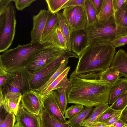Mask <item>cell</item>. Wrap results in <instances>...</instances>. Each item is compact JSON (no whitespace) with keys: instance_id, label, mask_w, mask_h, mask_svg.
Returning a JSON list of instances; mask_svg holds the SVG:
<instances>
[{"instance_id":"obj_17","label":"cell","mask_w":127,"mask_h":127,"mask_svg":"<svg viewBox=\"0 0 127 127\" xmlns=\"http://www.w3.org/2000/svg\"><path fill=\"white\" fill-rule=\"evenodd\" d=\"M41 127H73L67 123H64L56 119L43 108L39 115Z\"/></svg>"},{"instance_id":"obj_39","label":"cell","mask_w":127,"mask_h":127,"mask_svg":"<svg viewBox=\"0 0 127 127\" xmlns=\"http://www.w3.org/2000/svg\"><path fill=\"white\" fill-rule=\"evenodd\" d=\"M85 0H69L62 7L61 9L68 7L75 6H81L84 7Z\"/></svg>"},{"instance_id":"obj_54","label":"cell","mask_w":127,"mask_h":127,"mask_svg":"<svg viewBox=\"0 0 127 127\" xmlns=\"http://www.w3.org/2000/svg\"><path fill=\"white\" fill-rule=\"evenodd\" d=\"M126 126L127 127V125H126Z\"/></svg>"},{"instance_id":"obj_26","label":"cell","mask_w":127,"mask_h":127,"mask_svg":"<svg viewBox=\"0 0 127 127\" xmlns=\"http://www.w3.org/2000/svg\"><path fill=\"white\" fill-rule=\"evenodd\" d=\"M68 59L63 60L59 67L47 83L40 88L34 90L40 93L41 94L68 67Z\"/></svg>"},{"instance_id":"obj_2","label":"cell","mask_w":127,"mask_h":127,"mask_svg":"<svg viewBox=\"0 0 127 127\" xmlns=\"http://www.w3.org/2000/svg\"><path fill=\"white\" fill-rule=\"evenodd\" d=\"M115 49L111 42L87 47L78 56L75 74L83 78L99 79L100 73L110 67Z\"/></svg>"},{"instance_id":"obj_51","label":"cell","mask_w":127,"mask_h":127,"mask_svg":"<svg viewBox=\"0 0 127 127\" xmlns=\"http://www.w3.org/2000/svg\"><path fill=\"white\" fill-rule=\"evenodd\" d=\"M125 2H126V7H127V0H126V1Z\"/></svg>"},{"instance_id":"obj_23","label":"cell","mask_w":127,"mask_h":127,"mask_svg":"<svg viewBox=\"0 0 127 127\" xmlns=\"http://www.w3.org/2000/svg\"><path fill=\"white\" fill-rule=\"evenodd\" d=\"M109 107L108 103H102L95 107L90 116L84 121L83 126L88 127L91 125Z\"/></svg>"},{"instance_id":"obj_3","label":"cell","mask_w":127,"mask_h":127,"mask_svg":"<svg viewBox=\"0 0 127 127\" xmlns=\"http://www.w3.org/2000/svg\"><path fill=\"white\" fill-rule=\"evenodd\" d=\"M48 45L39 42L18 45L7 50L0 56V66L10 72L25 68L34 55Z\"/></svg>"},{"instance_id":"obj_13","label":"cell","mask_w":127,"mask_h":127,"mask_svg":"<svg viewBox=\"0 0 127 127\" xmlns=\"http://www.w3.org/2000/svg\"><path fill=\"white\" fill-rule=\"evenodd\" d=\"M42 104L43 108L51 116L61 122L67 123L57 103L56 91H52L43 96Z\"/></svg>"},{"instance_id":"obj_9","label":"cell","mask_w":127,"mask_h":127,"mask_svg":"<svg viewBox=\"0 0 127 127\" xmlns=\"http://www.w3.org/2000/svg\"><path fill=\"white\" fill-rule=\"evenodd\" d=\"M43 97L40 93L31 89L22 95L20 102L27 110L39 116L43 108Z\"/></svg>"},{"instance_id":"obj_46","label":"cell","mask_w":127,"mask_h":127,"mask_svg":"<svg viewBox=\"0 0 127 127\" xmlns=\"http://www.w3.org/2000/svg\"><path fill=\"white\" fill-rule=\"evenodd\" d=\"M119 119L126 125L127 124V106L122 111Z\"/></svg>"},{"instance_id":"obj_32","label":"cell","mask_w":127,"mask_h":127,"mask_svg":"<svg viewBox=\"0 0 127 127\" xmlns=\"http://www.w3.org/2000/svg\"><path fill=\"white\" fill-rule=\"evenodd\" d=\"M70 67L69 66L64 70L54 81L41 94L43 96L53 91L55 88L61 80L66 75H67Z\"/></svg>"},{"instance_id":"obj_6","label":"cell","mask_w":127,"mask_h":127,"mask_svg":"<svg viewBox=\"0 0 127 127\" xmlns=\"http://www.w3.org/2000/svg\"><path fill=\"white\" fill-rule=\"evenodd\" d=\"M65 51L48 45L34 55L25 68L31 75L36 73Z\"/></svg>"},{"instance_id":"obj_36","label":"cell","mask_w":127,"mask_h":127,"mask_svg":"<svg viewBox=\"0 0 127 127\" xmlns=\"http://www.w3.org/2000/svg\"><path fill=\"white\" fill-rule=\"evenodd\" d=\"M11 78V75L10 73L0 66V89H2Z\"/></svg>"},{"instance_id":"obj_19","label":"cell","mask_w":127,"mask_h":127,"mask_svg":"<svg viewBox=\"0 0 127 127\" xmlns=\"http://www.w3.org/2000/svg\"><path fill=\"white\" fill-rule=\"evenodd\" d=\"M113 0H103L100 12L97 16L98 21L106 22L112 17L114 13Z\"/></svg>"},{"instance_id":"obj_28","label":"cell","mask_w":127,"mask_h":127,"mask_svg":"<svg viewBox=\"0 0 127 127\" xmlns=\"http://www.w3.org/2000/svg\"><path fill=\"white\" fill-rule=\"evenodd\" d=\"M79 6L68 7L64 9L62 14L65 21L70 27L77 14Z\"/></svg>"},{"instance_id":"obj_50","label":"cell","mask_w":127,"mask_h":127,"mask_svg":"<svg viewBox=\"0 0 127 127\" xmlns=\"http://www.w3.org/2000/svg\"><path fill=\"white\" fill-rule=\"evenodd\" d=\"M14 127H20L18 124L16 123L15 124Z\"/></svg>"},{"instance_id":"obj_45","label":"cell","mask_w":127,"mask_h":127,"mask_svg":"<svg viewBox=\"0 0 127 127\" xmlns=\"http://www.w3.org/2000/svg\"><path fill=\"white\" fill-rule=\"evenodd\" d=\"M126 1V0H113L114 12L118 11Z\"/></svg>"},{"instance_id":"obj_55","label":"cell","mask_w":127,"mask_h":127,"mask_svg":"<svg viewBox=\"0 0 127 127\" xmlns=\"http://www.w3.org/2000/svg\"><path fill=\"white\" fill-rule=\"evenodd\" d=\"M126 127H127L126 126Z\"/></svg>"},{"instance_id":"obj_53","label":"cell","mask_w":127,"mask_h":127,"mask_svg":"<svg viewBox=\"0 0 127 127\" xmlns=\"http://www.w3.org/2000/svg\"></svg>"},{"instance_id":"obj_12","label":"cell","mask_w":127,"mask_h":127,"mask_svg":"<svg viewBox=\"0 0 127 127\" xmlns=\"http://www.w3.org/2000/svg\"><path fill=\"white\" fill-rule=\"evenodd\" d=\"M70 39L72 51L78 56L88 47V37L85 29L70 30Z\"/></svg>"},{"instance_id":"obj_24","label":"cell","mask_w":127,"mask_h":127,"mask_svg":"<svg viewBox=\"0 0 127 127\" xmlns=\"http://www.w3.org/2000/svg\"><path fill=\"white\" fill-rule=\"evenodd\" d=\"M68 88V87H62L56 89L55 91L57 102L64 115L67 109L68 103L66 95Z\"/></svg>"},{"instance_id":"obj_41","label":"cell","mask_w":127,"mask_h":127,"mask_svg":"<svg viewBox=\"0 0 127 127\" xmlns=\"http://www.w3.org/2000/svg\"><path fill=\"white\" fill-rule=\"evenodd\" d=\"M91 1L94 7L98 16L101 9L103 0H91Z\"/></svg>"},{"instance_id":"obj_30","label":"cell","mask_w":127,"mask_h":127,"mask_svg":"<svg viewBox=\"0 0 127 127\" xmlns=\"http://www.w3.org/2000/svg\"><path fill=\"white\" fill-rule=\"evenodd\" d=\"M69 0H45L48 10L52 14H56L61 9L62 7Z\"/></svg>"},{"instance_id":"obj_27","label":"cell","mask_w":127,"mask_h":127,"mask_svg":"<svg viewBox=\"0 0 127 127\" xmlns=\"http://www.w3.org/2000/svg\"><path fill=\"white\" fill-rule=\"evenodd\" d=\"M83 7L87 18L88 25L92 24L98 20L95 9L91 0H85Z\"/></svg>"},{"instance_id":"obj_29","label":"cell","mask_w":127,"mask_h":127,"mask_svg":"<svg viewBox=\"0 0 127 127\" xmlns=\"http://www.w3.org/2000/svg\"><path fill=\"white\" fill-rule=\"evenodd\" d=\"M3 107L9 113L13 114L16 116L20 103L21 99H5Z\"/></svg>"},{"instance_id":"obj_1","label":"cell","mask_w":127,"mask_h":127,"mask_svg":"<svg viewBox=\"0 0 127 127\" xmlns=\"http://www.w3.org/2000/svg\"><path fill=\"white\" fill-rule=\"evenodd\" d=\"M70 85L66 92L68 103L86 107H95L108 103L111 86L99 79L79 77L74 70L71 74Z\"/></svg>"},{"instance_id":"obj_7","label":"cell","mask_w":127,"mask_h":127,"mask_svg":"<svg viewBox=\"0 0 127 127\" xmlns=\"http://www.w3.org/2000/svg\"><path fill=\"white\" fill-rule=\"evenodd\" d=\"M12 1L7 7L5 23L2 30L0 31V53L6 51L10 46L15 33L16 11Z\"/></svg>"},{"instance_id":"obj_35","label":"cell","mask_w":127,"mask_h":127,"mask_svg":"<svg viewBox=\"0 0 127 127\" xmlns=\"http://www.w3.org/2000/svg\"><path fill=\"white\" fill-rule=\"evenodd\" d=\"M120 112L113 110L111 108L110 106L98 117L95 122L103 123L113 116Z\"/></svg>"},{"instance_id":"obj_14","label":"cell","mask_w":127,"mask_h":127,"mask_svg":"<svg viewBox=\"0 0 127 127\" xmlns=\"http://www.w3.org/2000/svg\"><path fill=\"white\" fill-rule=\"evenodd\" d=\"M16 116V123L20 127H41L39 116L27 110L21 102Z\"/></svg>"},{"instance_id":"obj_33","label":"cell","mask_w":127,"mask_h":127,"mask_svg":"<svg viewBox=\"0 0 127 127\" xmlns=\"http://www.w3.org/2000/svg\"><path fill=\"white\" fill-rule=\"evenodd\" d=\"M84 108L83 106L81 105H72L66 110L64 118L65 119H70L81 112Z\"/></svg>"},{"instance_id":"obj_5","label":"cell","mask_w":127,"mask_h":127,"mask_svg":"<svg viewBox=\"0 0 127 127\" xmlns=\"http://www.w3.org/2000/svg\"><path fill=\"white\" fill-rule=\"evenodd\" d=\"M71 57L78 58L75 53L65 51L43 69L36 73L30 74V84L31 89L36 90L43 86L58 69L62 62Z\"/></svg>"},{"instance_id":"obj_8","label":"cell","mask_w":127,"mask_h":127,"mask_svg":"<svg viewBox=\"0 0 127 127\" xmlns=\"http://www.w3.org/2000/svg\"><path fill=\"white\" fill-rule=\"evenodd\" d=\"M10 73L11 79L2 89H0L4 95L7 93H12L21 94L23 95L31 89L30 74L26 68Z\"/></svg>"},{"instance_id":"obj_4","label":"cell","mask_w":127,"mask_h":127,"mask_svg":"<svg viewBox=\"0 0 127 127\" xmlns=\"http://www.w3.org/2000/svg\"><path fill=\"white\" fill-rule=\"evenodd\" d=\"M88 37V47L107 42H112L127 35V28L116 24L112 17L106 22L98 20L84 28Z\"/></svg>"},{"instance_id":"obj_21","label":"cell","mask_w":127,"mask_h":127,"mask_svg":"<svg viewBox=\"0 0 127 127\" xmlns=\"http://www.w3.org/2000/svg\"><path fill=\"white\" fill-rule=\"evenodd\" d=\"M120 77L118 71L109 67L100 73L99 79L112 86L119 80Z\"/></svg>"},{"instance_id":"obj_38","label":"cell","mask_w":127,"mask_h":127,"mask_svg":"<svg viewBox=\"0 0 127 127\" xmlns=\"http://www.w3.org/2000/svg\"><path fill=\"white\" fill-rule=\"evenodd\" d=\"M14 2L15 7L18 10L22 11L36 0H12Z\"/></svg>"},{"instance_id":"obj_52","label":"cell","mask_w":127,"mask_h":127,"mask_svg":"<svg viewBox=\"0 0 127 127\" xmlns=\"http://www.w3.org/2000/svg\"><path fill=\"white\" fill-rule=\"evenodd\" d=\"M126 53H127V51H126Z\"/></svg>"},{"instance_id":"obj_15","label":"cell","mask_w":127,"mask_h":127,"mask_svg":"<svg viewBox=\"0 0 127 127\" xmlns=\"http://www.w3.org/2000/svg\"><path fill=\"white\" fill-rule=\"evenodd\" d=\"M110 68L127 77V54L124 50L120 49L115 53Z\"/></svg>"},{"instance_id":"obj_34","label":"cell","mask_w":127,"mask_h":127,"mask_svg":"<svg viewBox=\"0 0 127 127\" xmlns=\"http://www.w3.org/2000/svg\"><path fill=\"white\" fill-rule=\"evenodd\" d=\"M58 20L56 14H51L43 32L42 37L45 35L57 24Z\"/></svg>"},{"instance_id":"obj_40","label":"cell","mask_w":127,"mask_h":127,"mask_svg":"<svg viewBox=\"0 0 127 127\" xmlns=\"http://www.w3.org/2000/svg\"><path fill=\"white\" fill-rule=\"evenodd\" d=\"M115 47H119L127 44V35L122 36L111 42Z\"/></svg>"},{"instance_id":"obj_47","label":"cell","mask_w":127,"mask_h":127,"mask_svg":"<svg viewBox=\"0 0 127 127\" xmlns=\"http://www.w3.org/2000/svg\"><path fill=\"white\" fill-rule=\"evenodd\" d=\"M126 125L120 119L109 126V127H126Z\"/></svg>"},{"instance_id":"obj_16","label":"cell","mask_w":127,"mask_h":127,"mask_svg":"<svg viewBox=\"0 0 127 127\" xmlns=\"http://www.w3.org/2000/svg\"><path fill=\"white\" fill-rule=\"evenodd\" d=\"M127 91V77L120 78L111 86L108 103L112 104L122 94Z\"/></svg>"},{"instance_id":"obj_31","label":"cell","mask_w":127,"mask_h":127,"mask_svg":"<svg viewBox=\"0 0 127 127\" xmlns=\"http://www.w3.org/2000/svg\"><path fill=\"white\" fill-rule=\"evenodd\" d=\"M127 106V91L122 94L110 106L113 110L122 111Z\"/></svg>"},{"instance_id":"obj_22","label":"cell","mask_w":127,"mask_h":127,"mask_svg":"<svg viewBox=\"0 0 127 127\" xmlns=\"http://www.w3.org/2000/svg\"><path fill=\"white\" fill-rule=\"evenodd\" d=\"M56 14L58 20V24L65 39L67 47L66 51L71 52L72 50L70 39V30L69 26L65 21L62 13L58 12Z\"/></svg>"},{"instance_id":"obj_18","label":"cell","mask_w":127,"mask_h":127,"mask_svg":"<svg viewBox=\"0 0 127 127\" xmlns=\"http://www.w3.org/2000/svg\"><path fill=\"white\" fill-rule=\"evenodd\" d=\"M93 107H86L81 112L69 119L67 123L73 127L83 126L86 120L90 116L93 110Z\"/></svg>"},{"instance_id":"obj_10","label":"cell","mask_w":127,"mask_h":127,"mask_svg":"<svg viewBox=\"0 0 127 127\" xmlns=\"http://www.w3.org/2000/svg\"><path fill=\"white\" fill-rule=\"evenodd\" d=\"M51 13L48 10L41 9L32 17L33 27L30 32L31 42H39L46 23Z\"/></svg>"},{"instance_id":"obj_20","label":"cell","mask_w":127,"mask_h":127,"mask_svg":"<svg viewBox=\"0 0 127 127\" xmlns=\"http://www.w3.org/2000/svg\"><path fill=\"white\" fill-rule=\"evenodd\" d=\"M88 25V20L83 7L79 6L76 17L71 25L69 27L70 30L84 29Z\"/></svg>"},{"instance_id":"obj_48","label":"cell","mask_w":127,"mask_h":127,"mask_svg":"<svg viewBox=\"0 0 127 127\" xmlns=\"http://www.w3.org/2000/svg\"><path fill=\"white\" fill-rule=\"evenodd\" d=\"M88 127H109V126L104 123L95 122Z\"/></svg>"},{"instance_id":"obj_42","label":"cell","mask_w":127,"mask_h":127,"mask_svg":"<svg viewBox=\"0 0 127 127\" xmlns=\"http://www.w3.org/2000/svg\"><path fill=\"white\" fill-rule=\"evenodd\" d=\"M70 85V82L67 79V75H66L55 88L53 90H56V89L62 87H66L68 88Z\"/></svg>"},{"instance_id":"obj_44","label":"cell","mask_w":127,"mask_h":127,"mask_svg":"<svg viewBox=\"0 0 127 127\" xmlns=\"http://www.w3.org/2000/svg\"><path fill=\"white\" fill-rule=\"evenodd\" d=\"M12 0H0V14L5 13L8 5Z\"/></svg>"},{"instance_id":"obj_37","label":"cell","mask_w":127,"mask_h":127,"mask_svg":"<svg viewBox=\"0 0 127 127\" xmlns=\"http://www.w3.org/2000/svg\"><path fill=\"white\" fill-rule=\"evenodd\" d=\"M16 121L14 114L8 113L5 119L0 123V127H14Z\"/></svg>"},{"instance_id":"obj_49","label":"cell","mask_w":127,"mask_h":127,"mask_svg":"<svg viewBox=\"0 0 127 127\" xmlns=\"http://www.w3.org/2000/svg\"><path fill=\"white\" fill-rule=\"evenodd\" d=\"M0 107L3 106L5 101L4 95L3 93L1 90L0 89Z\"/></svg>"},{"instance_id":"obj_11","label":"cell","mask_w":127,"mask_h":127,"mask_svg":"<svg viewBox=\"0 0 127 127\" xmlns=\"http://www.w3.org/2000/svg\"><path fill=\"white\" fill-rule=\"evenodd\" d=\"M39 42L65 51H66L67 49L65 38L58 24L45 35L42 37Z\"/></svg>"},{"instance_id":"obj_43","label":"cell","mask_w":127,"mask_h":127,"mask_svg":"<svg viewBox=\"0 0 127 127\" xmlns=\"http://www.w3.org/2000/svg\"><path fill=\"white\" fill-rule=\"evenodd\" d=\"M121 112L115 115L103 122L109 126L119 119Z\"/></svg>"},{"instance_id":"obj_25","label":"cell","mask_w":127,"mask_h":127,"mask_svg":"<svg viewBox=\"0 0 127 127\" xmlns=\"http://www.w3.org/2000/svg\"><path fill=\"white\" fill-rule=\"evenodd\" d=\"M125 2L118 11L114 13L112 17L116 24L127 28V9Z\"/></svg>"}]
</instances>
